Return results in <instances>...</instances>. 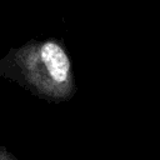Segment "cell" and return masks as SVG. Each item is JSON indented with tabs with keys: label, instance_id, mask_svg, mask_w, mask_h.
Listing matches in <instances>:
<instances>
[{
	"label": "cell",
	"instance_id": "cell-1",
	"mask_svg": "<svg viewBox=\"0 0 160 160\" xmlns=\"http://www.w3.org/2000/svg\"><path fill=\"white\" fill-rule=\"evenodd\" d=\"M14 60L26 82L42 98L68 100L74 95L71 61L56 40L29 41L16 50Z\"/></svg>",
	"mask_w": 160,
	"mask_h": 160
}]
</instances>
